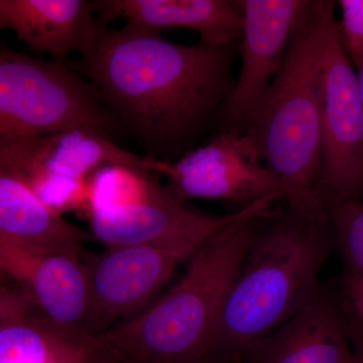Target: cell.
<instances>
[{"instance_id": "1", "label": "cell", "mask_w": 363, "mask_h": 363, "mask_svg": "<svg viewBox=\"0 0 363 363\" xmlns=\"http://www.w3.org/2000/svg\"><path fill=\"white\" fill-rule=\"evenodd\" d=\"M240 43L178 44L126 23L101 26L89 56L69 63L106 108L150 149L173 150L194 138L226 101Z\"/></svg>"}, {"instance_id": "2", "label": "cell", "mask_w": 363, "mask_h": 363, "mask_svg": "<svg viewBox=\"0 0 363 363\" xmlns=\"http://www.w3.org/2000/svg\"><path fill=\"white\" fill-rule=\"evenodd\" d=\"M334 247L327 207L288 206L253 236L219 316L205 363H238L253 345L321 293L320 274Z\"/></svg>"}, {"instance_id": "3", "label": "cell", "mask_w": 363, "mask_h": 363, "mask_svg": "<svg viewBox=\"0 0 363 363\" xmlns=\"http://www.w3.org/2000/svg\"><path fill=\"white\" fill-rule=\"evenodd\" d=\"M266 219H243L210 238L155 304L93 336L94 363H205L227 293Z\"/></svg>"}, {"instance_id": "4", "label": "cell", "mask_w": 363, "mask_h": 363, "mask_svg": "<svg viewBox=\"0 0 363 363\" xmlns=\"http://www.w3.org/2000/svg\"><path fill=\"white\" fill-rule=\"evenodd\" d=\"M336 2L309 1L283 65L253 112L248 135L264 164L286 188L288 206L326 207L320 196L324 54Z\"/></svg>"}, {"instance_id": "5", "label": "cell", "mask_w": 363, "mask_h": 363, "mask_svg": "<svg viewBox=\"0 0 363 363\" xmlns=\"http://www.w3.org/2000/svg\"><path fill=\"white\" fill-rule=\"evenodd\" d=\"M97 90L63 61L47 62L1 45L0 140L119 125Z\"/></svg>"}, {"instance_id": "6", "label": "cell", "mask_w": 363, "mask_h": 363, "mask_svg": "<svg viewBox=\"0 0 363 363\" xmlns=\"http://www.w3.org/2000/svg\"><path fill=\"white\" fill-rule=\"evenodd\" d=\"M327 207L363 199V101L357 72L340 40L336 18L325 40L321 167L318 184Z\"/></svg>"}, {"instance_id": "7", "label": "cell", "mask_w": 363, "mask_h": 363, "mask_svg": "<svg viewBox=\"0 0 363 363\" xmlns=\"http://www.w3.org/2000/svg\"><path fill=\"white\" fill-rule=\"evenodd\" d=\"M281 195L262 198L226 215L204 213L186 207L168 189L145 203L87 212L93 238L107 248L152 245L172 248L190 259L222 229L247 218H271Z\"/></svg>"}, {"instance_id": "8", "label": "cell", "mask_w": 363, "mask_h": 363, "mask_svg": "<svg viewBox=\"0 0 363 363\" xmlns=\"http://www.w3.org/2000/svg\"><path fill=\"white\" fill-rule=\"evenodd\" d=\"M150 168L166 177L167 189L181 203L206 199L248 205L286 195V186L264 164L247 133L224 131L175 162L150 157Z\"/></svg>"}, {"instance_id": "9", "label": "cell", "mask_w": 363, "mask_h": 363, "mask_svg": "<svg viewBox=\"0 0 363 363\" xmlns=\"http://www.w3.org/2000/svg\"><path fill=\"white\" fill-rule=\"evenodd\" d=\"M185 253L152 245L106 248L85 264L88 308L84 330L98 336L147 304L173 277Z\"/></svg>"}, {"instance_id": "10", "label": "cell", "mask_w": 363, "mask_h": 363, "mask_svg": "<svg viewBox=\"0 0 363 363\" xmlns=\"http://www.w3.org/2000/svg\"><path fill=\"white\" fill-rule=\"evenodd\" d=\"M308 0H241V70L221 107L227 130L245 133L286 51Z\"/></svg>"}, {"instance_id": "11", "label": "cell", "mask_w": 363, "mask_h": 363, "mask_svg": "<svg viewBox=\"0 0 363 363\" xmlns=\"http://www.w3.org/2000/svg\"><path fill=\"white\" fill-rule=\"evenodd\" d=\"M0 267L52 322L84 330L88 279L79 257L35 252L0 238Z\"/></svg>"}, {"instance_id": "12", "label": "cell", "mask_w": 363, "mask_h": 363, "mask_svg": "<svg viewBox=\"0 0 363 363\" xmlns=\"http://www.w3.org/2000/svg\"><path fill=\"white\" fill-rule=\"evenodd\" d=\"M150 160L118 147L111 135L87 128L0 140V167L21 176L48 174L86 179L108 164L150 169Z\"/></svg>"}, {"instance_id": "13", "label": "cell", "mask_w": 363, "mask_h": 363, "mask_svg": "<svg viewBox=\"0 0 363 363\" xmlns=\"http://www.w3.org/2000/svg\"><path fill=\"white\" fill-rule=\"evenodd\" d=\"M92 337L52 322L18 286H1L0 363H94Z\"/></svg>"}, {"instance_id": "14", "label": "cell", "mask_w": 363, "mask_h": 363, "mask_svg": "<svg viewBox=\"0 0 363 363\" xmlns=\"http://www.w3.org/2000/svg\"><path fill=\"white\" fill-rule=\"evenodd\" d=\"M238 363H355L337 298L321 291L302 311L250 348Z\"/></svg>"}, {"instance_id": "15", "label": "cell", "mask_w": 363, "mask_h": 363, "mask_svg": "<svg viewBox=\"0 0 363 363\" xmlns=\"http://www.w3.org/2000/svg\"><path fill=\"white\" fill-rule=\"evenodd\" d=\"M102 26L123 18L126 23L161 33L186 28L194 30L200 43L218 48L242 37L240 1L233 0H94Z\"/></svg>"}, {"instance_id": "16", "label": "cell", "mask_w": 363, "mask_h": 363, "mask_svg": "<svg viewBox=\"0 0 363 363\" xmlns=\"http://www.w3.org/2000/svg\"><path fill=\"white\" fill-rule=\"evenodd\" d=\"M87 0H0V28L11 30L33 51L62 58L78 52L89 56L101 25Z\"/></svg>"}, {"instance_id": "17", "label": "cell", "mask_w": 363, "mask_h": 363, "mask_svg": "<svg viewBox=\"0 0 363 363\" xmlns=\"http://www.w3.org/2000/svg\"><path fill=\"white\" fill-rule=\"evenodd\" d=\"M0 238L35 252L79 257L91 236L48 207L20 176L0 168Z\"/></svg>"}, {"instance_id": "18", "label": "cell", "mask_w": 363, "mask_h": 363, "mask_svg": "<svg viewBox=\"0 0 363 363\" xmlns=\"http://www.w3.org/2000/svg\"><path fill=\"white\" fill-rule=\"evenodd\" d=\"M159 176L147 167L123 164L100 167L87 177L86 213L149 201L166 189Z\"/></svg>"}, {"instance_id": "19", "label": "cell", "mask_w": 363, "mask_h": 363, "mask_svg": "<svg viewBox=\"0 0 363 363\" xmlns=\"http://www.w3.org/2000/svg\"><path fill=\"white\" fill-rule=\"evenodd\" d=\"M327 209L345 274L363 277V199L336 203Z\"/></svg>"}, {"instance_id": "20", "label": "cell", "mask_w": 363, "mask_h": 363, "mask_svg": "<svg viewBox=\"0 0 363 363\" xmlns=\"http://www.w3.org/2000/svg\"><path fill=\"white\" fill-rule=\"evenodd\" d=\"M16 175L25 181L26 185L32 189L33 192L48 207L52 208L59 213L78 208H83L85 210L87 208V178L69 179L48 174Z\"/></svg>"}, {"instance_id": "21", "label": "cell", "mask_w": 363, "mask_h": 363, "mask_svg": "<svg viewBox=\"0 0 363 363\" xmlns=\"http://www.w3.org/2000/svg\"><path fill=\"white\" fill-rule=\"evenodd\" d=\"M339 40L353 66L363 61V0H339Z\"/></svg>"}, {"instance_id": "22", "label": "cell", "mask_w": 363, "mask_h": 363, "mask_svg": "<svg viewBox=\"0 0 363 363\" xmlns=\"http://www.w3.org/2000/svg\"><path fill=\"white\" fill-rule=\"evenodd\" d=\"M337 301L348 326L363 330V277L345 274Z\"/></svg>"}, {"instance_id": "23", "label": "cell", "mask_w": 363, "mask_h": 363, "mask_svg": "<svg viewBox=\"0 0 363 363\" xmlns=\"http://www.w3.org/2000/svg\"><path fill=\"white\" fill-rule=\"evenodd\" d=\"M347 327L357 362L358 363H363V330L353 328V327L348 326V325Z\"/></svg>"}, {"instance_id": "24", "label": "cell", "mask_w": 363, "mask_h": 363, "mask_svg": "<svg viewBox=\"0 0 363 363\" xmlns=\"http://www.w3.org/2000/svg\"><path fill=\"white\" fill-rule=\"evenodd\" d=\"M354 68L357 72L358 80H359L360 90H362L363 101V61L360 62V63L355 66Z\"/></svg>"}, {"instance_id": "25", "label": "cell", "mask_w": 363, "mask_h": 363, "mask_svg": "<svg viewBox=\"0 0 363 363\" xmlns=\"http://www.w3.org/2000/svg\"><path fill=\"white\" fill-rule=\"evenodd\" d=\"M355 363H358V362H357V358H355Z\"/></svg>"}]
</instances>
